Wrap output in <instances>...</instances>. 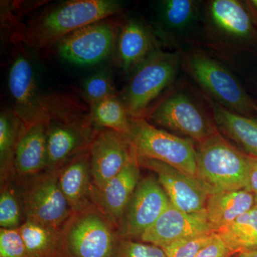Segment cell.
Wrapping results in <instances>:
<instances>
[{
	"instance_id": "d4e9b609",
	"label": "cell",
	"mask_w": 257,
	"mask_h": 257,
	"mask_svg": "<svg viewBox=\"0 0 257 257\" xmlns=\"http://www.w3.org/2000/svg\"><path fill=\"white\" fill-rule=\"evenodd\" d=\"M20 230L28 257H60V229L27 220Z\"/></svg>"
},
{
	"instance_id": "8992f818",
	"label": "cell",
	"mask_w": 257,
	"mask_h": 257,
	"mask_svg": "<svg viewBox=\"0 0 257 257\" xmlns=\"http://www.w3.org/2000/svg\"><path fill=\"white\" fill-rule=\"evenodd\" d=\"M189 74L212 101L229 110L251 116L256 113L251 100L236 77L206 54L194 51L186 56Z\"/></svg>"
},
{
	"instance_id": "cb8c5ba5",
	"label": "cell",
	"mask_w": 257,
	"mask_h": 257,
	"mask_svg": "<svg viewBox=\"0 0 257 257\" xmlns=\"http://www.w3.org/2000/svg\"><path fill=\"white\" fill-rule=\"evenodd\" d=\"M216 234L235 253L257 249V203Z\"/></svg>"
},
{
	"instance_id": "d590c367",
	"label": "cell",
	"mask_w": 257,
	"mask_h": 257,
	"mask_svg": "<svg viewBox=\"0 0 257 257\" xmlns=\"http://www.w3.org/2000/svg\"><path fill=\"white\" fill-rule=\"evenodd\" d=\"M245 257H257V249L244 252Z\"/></svg>"
},
{
	"instance_id": "ffe728a7",
	"label": "cell",
	"mask_w": 257,
	"mask_h": 257,
	"mask_svg": "<svg viewBox=\"0 0 257 257\" xmlns=\"http://www.w3.org/2000/svg\"><path fill=\"white\" fill-rule=\"evenodd\" d=\"M116 45L118 61L126 72L136 70L158 51L151 32L135 20L126 22L120 29Z\"/></svg>"
},
{
	"instance_id": "9c48e42d",
	"label": "cell",
	"mask_w": 257,
	"mask_h": 257,
	"mask_svg": "<svg viewBox=\"0 0 257 257\" xmlns=\"http://www.w3.org/2000/svg\"><path fill=\"white\" fill-rule=\"evenodd\" d=\"M97 131L90 117H79L69 108L55 114L46 123L47 171L57 172L76 155L89 150Z\"/></svg>"
},
{
	"instance_id": "2e32d148",
	"label": "cell",
	"mask_w": 257,
	"mask_h": 257,
	"mask_svg": "<svg viewBox=\"0 0 257 257\" xmlns=\"http://www.w3.org/2000/svg\"><path fill=\"white\" fill-rule=\"evenodd\" d=\"M209 26L227 43L251 45L257 40V30L244 3L237 0H212L207 7Z\"/></svg>"
},
{
	"instance_id": "5bb4252c",
	"label": "cell",
	"mask_w": 257,
	"mask_h": 257,
	"mask_svg": "<svg viewBox=\"0 0 257 257\" xmlns=\"http://www.w3.org/2000/svg\"><path fill=\"white\" fill-rule=\"evenodd\" d=\"M93 184L100 189L137 155L130 137L109 128L98 130L89 147Z\"/></svg>"
},
{
	"instance_id": "7402d4cb",
	"label": "cell",
	"mask_w": 257,
	"mask_h": 257,
	"mask_svg": "<svg viewBox=\"0 0 257 257\" xmlns=\"http://www.w3.org/2000/svg\"><path fill=\"white\" fill-rule=\"evenodd\" d=\"M211 113L216 128L246 152L257 159V120L238 114L210 100Z\"/></svg>"
},
{
	"instance_id": "484cf974",
	"label": "cell",
	"mask_w": 257,
	"mask_h": 257,
	"mask_svg": "<svg viewBox=\"0 0 257 257\" xmlns=\"http://www.w3.org/2000/svg\"><path fill=\"white\" fill-rule=\"evenodd\" d=\"M90 119L97 130L109 128L130 137L131 117L117 96L106 98L90 106Z\"/></svg>"
},
{
	"instance_id": "4316f807",
	"label": "cell",
	"mask_w": 257,
	"mask_h": 257,
	"mask_svg": "<svg viewBox=\"0 0 257 257\" xmlns=\"http://www.w3.org/2000/svg\"><path fill=\"white\" fill-rule=\"evenodd\" d=\"M198 15V3L192 0L162 1L160 15L167 30L175 34L186 32L192 26Z\"/></svg>"
},
{
	"instance_id": "7c38bea8",
	"label": "cell",
	"mask_w": 257,
	"mask_h": 257,
	"mask_svg": "<svg viewBox=\"0 0 257 257\" xmlns=\"http://www.w3.org/2000/svg\"><path fill=\"white\" fill-rule=\"evenodd\" d=\"M138 158L140 166L155 172L172 205L188 213L206 210L209 192L197 177L160 161Z\"/></svg>"
},
{
	"instance_id": "d6986e66",
	"label": "cell",
	"mask_w": 257,
	"mask_h": 257,
	"mask_svg": "<svg viewBox=\"0 0 257 257\" xmlns=\"http://www.w3.org/2000/svg\"><path fill=\"white\" fill-rule=\"evenodd\" d=\"M46 123L32 125L23 134L15 152V180H25L47 171Z\"/></svg>"
},
{
	"instance_id": "8d00e7d4",
	"label": "cell",
	"mask_w": 257,
	"mask_h": 257,
	"mask_svg": "<svg viewBox=\"0 0 257 257\" xmlns=\"http://www.w3.org/2000/svg\"><path fill=\"white\" fill-rule=\"evenodd\" d=\"M231 257H245L244 253H238L234 254V256Z\"/></svg>"
},
{
	"instance_id": "3957f363",
	"label": "cell",
	"mask_w": 257,
	"mask_h": 257,
	"mask_svg": "<svg viewBox=\"0 0 257 257\" xmlns=\"http://www.w3.org/2000/svg\"><path fill=\"white\" fill-rule=\"evenodd\" d=\"M119 239L96 207L72 211L60 229V257H112Z\"/></svg>"
},
{
	"instance_id": "6da1fadb",
	"label": "cell",
	"mask_w": 257,
	"mask_h": 257,
	"mask_svg": "<svg viewBox=\"0 0 257 257\" xmlns=\"http://www.w3.org/2000/svg\"><path fill=\"white\" fill-rule=\"evenodd\" d=\"M119 10V3L112 0L67 1L34 20L25 31L24 40L34 48L49 46L77 30L105 20Z\"/></svg>"
},
{
	"instance_id": "30bf717a",
	"label": "cell",
	"mask_w": 257,
	"mask_h": 257,
	"mask_svg": "<svg viewBox=\"0 0 257 257\" xmlns=\"http://www.w3.org/2000/svg\"><path fill=\"white\" fill-rule=\"evenodd\" d=\"M8 85L15 102V114L27 127L47 122L64 107L60 102L42 96L31 64L24 55H18L12 64Z\"/></svg>"
},
{
	"instance_id": "e0dca14e",
	"label": "cell",
	"mask_w": 257,
	"mask_h": 257,
	"mask_svg": "<svg viewBox=\"0 0 257 257\" xmlns=\"http://www.w3.org/2000/svg\"><path fill=\"white\" fill-rule=\"evenodd\" d=\"M140 179V165L138 156L135 155L127 165L102 188L98 189L93 187V204L116 229Z\"/></svg>"
},
{
	"instance_id": "e575fe53",
	"label": "cell",
	"mask_w": 257,
	"mask_h": 257,
	"mask_svg": "<svg viewBox=\"0 0 257 257\" xmlns=\"http://www.w3.org/2000/svg\"><path fill=\"white\" fill-rule=\"evenodd\" d=\"M243 3L257 28V0H247L243 2Z\"/></svg>"
},
{
	"instance_id": "ba28073f",
	"label": "cell",
	"mask_w": 257,
	"mask_h": 257,
	"mask_svg": "<svg viewBox=\"0 0 257 257\" xmlns=\"http://www.w3.org/2000/svg\"><path fill=\"white\" fill-rule=\"evenodd\" d=\"M146 118L155 126L198 144L218 131L215 123L202 108L188 94L181 91L167 96L150 109Z\"/></svg>"
},
{
	"instance_id": "44dd1931",
	"label": "cell",
	"mask_w": 257,
	"mask_h": 257,
	"mask_svg": "<svg viewBox=\"0 0 257 257\" xmlns=\"http://www.w3.org/2000/svg\"><path fill=\"white\" fill-rule=\"evenodd\" d=\"M256 204L255 195L246 189L214 193L208 197L206 212L214 232L224 229Z\"/></svg>"
},
{
	"instance_id": "7a4b0ae2",
	"label": "cell",
	"mask_w": 257,
	"mask_h": 257,
	"mask_svg": "<svg viewBox=\"0 0 257 257\" xmlns=\"http://www.w3.org/2000/svg\"><path fill=\"white\" fill-rule=\"evenodd\" d=\"M249 156L226 141L219 131L199 144L197 178L209 195L224 191L246 189Z\"/></svg>"
},
{
	"instance_id": "836d02e7",
	"label": "cell",
	"mask_w": 257,
	"mask_h": 257,
	"mask_svg": "<svg viewBox=\"0 0 257 257\" xmlns=\"http://www.w3.org/2000/svg\"><path fill=\"white\" fill-rule=\"evenodd\" d=\"M246 190L257 196V159L249 156L247 186Z\"/></svg>"
},
{
	"instance_id": "f1b7e54d",
	"label": "cell",
	"mask_w": 257,
	"mask_h": 257,
	"mask_svg": "<svg viewBox=\"0 0 257 257\" xmlns=\"http://www.w3.org/2000/svg\"><path fill=\"white\" fill-rule=\"evenodd\" d=\"M216 233L200 235L179 240L162 248L167 257H197L199 252L212 241Z\"/></svg>"
},
{
	"instance_id": "277c9868",
	"label": "cell",
	"mask_w": 257,
	"mask_h": 257,
	"mask_svg": "<svg viewBox=\"0 0 257 257\" xmlns=\"http://www.w3.org/2000/svg\"><path fill=\"white\" fill-rule=\"evenodd\" d=\"M179 64L178 54L158 50L135 71L121 98L130 117H146L152 102L175 81Z\"/></svg>"
},
{
	"instance_id": "d6a6232c",
	"label": "cell",
	"mask_w": 257,
	"mask_h": 257,
	"mask_svg": "<svg viewBox=\"0 0 257 257\" xmlns=\"http://www.w3.org/2000/svg\"><path fill=\"white\" fill-rule=\"evenodd\" d=\"M234 254L236 253L231 251L216 234L212 241L203 248L197 257H231Z\"/></svg>"
},
{
	"instance_id": "4dcf8cb0",
	"label": "cell",
	"mask_w": 257,
	"mask_h": 257,
	"mask_svg": "<svg viewBox=\"0 0 257 257\" xmlns=\"http://www.w3.org/2000/svg\"><path fill=\"white\" fill-rule=\"evenodd\" d=\"M112 257H167V255L162 248L155 245L120 239Z\"/></svg>"
},
{
	"instance_id": "5b68a950",
	"label": "cell",
	"mask_w": 257,
	"mask_h": 257,
	"mask_svg": "<svg viewBox=\"0 0 257 257\" xmlns=\"http://www.w3.org/2000/svg\"><path fill=\"white\" fill-rule=\"evenodd\" d=\"M130 138L139 158L160 161L197 177V148L190 139L157 128L144 118H131Z\"/></svg>"
},
{
	"instance_id": "83f0119b",
	"label": "cell",
	"mask_w": 257,
	"mask_h": 257,
	"mask_svg": "<svg viewBox=\"0 0 257 257\" xmlns=\"http://www.w3.org/2000/svg\"><path fill=\"white\" fill-rule=\"evenodd\" d=\"M26 221L21 194L14 179L1 184L0 226L4 229H19Z\"/></svg>"
},
{
	"instance_id": "1f68e13d",
	"label": "cell",
	"mask_w": 257,
	"mask_h": 257,
	"mask_svg": "<svg viewBox=\"0 0 257 257\" xmlns=\"http://www.w3.org/2000/svg\"><path fill=\"white\" fill-rule=\"evenodd\" d=\"M0 257H28L20 228H0Z\"/></svg>"
},
{
	"instance_id": "74e56055",
	"label": "cell",
	"mask_w": 257,
	"mask_h": 257,
	"mask_svg": "<svg viewBox=\"0 0 257 257\" xmlns=\"http://www.w3.org/2000/svg\"><path fill=\"white\" fill-rule=\"evenodd\" d=\"M254 109H255V111H256V113L257 114V103L256 102L254 103Z\"/></svg>"
},
{
	"instance_id": "f35d334b",
	"label": "cell",
	"mask_w": 257,
	"mask_h": 257,
	"mask_svg": "<svg viewBox=\"0 0 257 257\" xmlns=\"http://www.w3.org/2000/svg\"><path fill=\"white\" fill-rule=\"evenodd\" d=\"M255 199H256V202L257 203V196H255Z\"/></svg>"
},
{
	"instance_id": "603a6c76",
	"label": "cell",
	"mask_w": 257,
	"mask_h": 257,
	"mask_svg": "<svg viewBox=\"0 0 257 257\" xmlns=\"http://www.w3.org/2000/svg\"><path fill=\"white\" fill-rule=\"evenodd\" d=\"M27 126L15 112L3 110L0 113V181L1 184L14 177V162L17 147Z\"/></svg>"
},
{
	"instance_id": "ac0fdd59",
	"label": "cell",
	"mask_w": 257,
	"mask_h": 257,
	"mask_svg": "<svg viewBox=\"0 0 257 257\" xmlns=\"http://www.w3.org/2000/svg\"><path fill=\"white\" fill-rule=\"evenodd\" d=\"M59 184L72 211L95 207L92 201L93 187L89 149L68 161L58 171Z\"/></svg>"
},
{
	"instance_id": "8fae6325",
	"label": "cell",
	"mask_w": 257,
	"mask_h": 257,
	"mask_svg": "<svg viewBox=\"0 0 257 257\" xmlns=\"http://www.w3.org/2000/svg\"><path fill=\"white\" fill-rule=\"evenodd\" d=\"M171 204L170 199L155 176L140 179L116 232L120 239H140Z\"/></svg>"
},
{
	"instance_id": "f546056e",
	"label": "cell",
	"mask_w": 257,
	"mask_h": 257,
	"mask_svg": "<svg viewBox=\"0 0 257 257\" xmlns=\"http://www.w3.org/2000/svg\"><path fill=\"white\" fill-rule=\"evenodd\" d=\"M83 92L90 106L116 95L112 80L105 72H99L88 77L84 82Z\"/></svg>"
},
{
	"instance_id": "52a82bcc",
	"label": "cell",
	"mask_w": 257,
	"mask_h": 257,
	"mask_svg": "<svg viewBox=\"0 0 257 257\" xmlns=\"http://www.w3.org/2000/svg\"><path fill=\"white\" fill-rule=\"evenodd\" d=\"M58 171H45L17 181L23 199L26 221L61 229L72 211L60 187Z\"/></svg>"
},
{
	"instance_id": "4fadbf2b",
	"label": "cell",
	"mask_w": 257,
	"mask_h": 257,
	"mask_svg": "<svg viewBox=\"0 0 257 257\" xmlns=\"http://www.w3.org/2000/svg\"><path fill=\"white\" fill-rule=\"evenodd\" d=\"M114 25L98 22L70 34L58 44L59 55L79 66H90L106 59L116 43Z\"/></svg>"
},
{
	"instance_id": "9a60e30c",
	"label": "cell",
	"mask_w": 257,
	"mask_h": 257,
	"mask_svg": "<svg viewBox=\"0 0 257 257\" xmlns=\"http://www.w3.org/2000/svg\"><path fill=\"white\" fill-rule=\"evenodd\" d=\"M213 232L206 210L188 213L171 204L140 240L163 248L179 240Z\"/></svg>"
}]
</instances>
